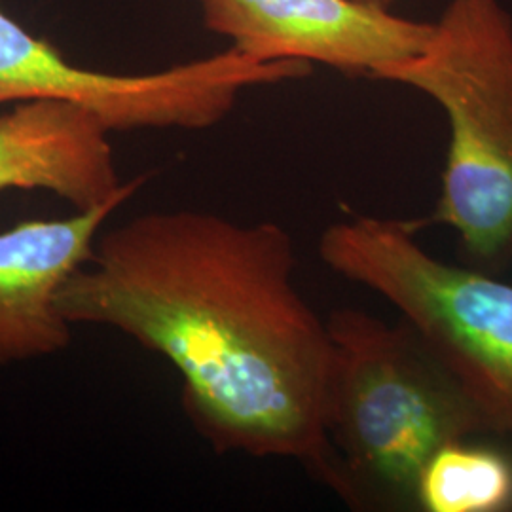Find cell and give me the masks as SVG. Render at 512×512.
Wrapping results in <instances>:
<instances>
[{"label": "cell", "instance_id": "ba28073f", "mask_svg": "<svg viewBox=\"0 0 512 512\" xmlns=\"http://www.w3.org/2000/svg\"><path fill=\"white\" fill-rule=\"evenodd\" d=\"M109 129L78 105L37 99L0 112V192L46 190L92 211L124 205L147 177L122 183Z\"/></svg>", "mask_w": 512, "mask_h": 512}, {"label": "cell", "instance_id": "9c48e42d", "mask_svg": "<svg viewBox=\"0 0 512 512\" xmlns=\"http://www.w3.org/2000/svg\"><path fill=\"white\" fill-rule=\"evenodd\" d=\"M416 505L427 512H501L512 507V461L501 452L452 442L421 471Z\"/></svg>", "mask_w": 512, "mask_h": 512}, {"label": "cell", "instance_id": "8992f818", "mask_svg": "<svg viewBox=\"0 0 512 512\" xmlns=\"http://www.w3.org/2000/svg\"><path fill=\"white\" fill-rule=\"evenodd\" d=\"M209 31L258 61L321 63L351 76L418 54L433 23L363 0H198Z\"/></svg>", "mask_w": 512, "mask_h": 512}, {"label": "cell", "instance_id": "30bf717a", "mask_svg": "<svg viewBox=\"0 0 512 512\" xmlns=\"http://www.w3.org/2000/svg\"><path fill=\"white\" fill-rule=\"evenodd\" d=\"M363 2H368V4H376V6H382V8H389L395 0H363Z\"/></svg>", "mask_w": 512, "mask_h": 512}, {"label": "cell", "instance_id": "5b68a950", "mask_svg": "<svg viewBox=\"0 0 512 512\" xmlns=\"http://www.w3.org/2000/svg\"><path fill=\"white\" fill-rule=\"evenodd\" d=\"M310 73L306 61H258L232 46L160 73H97L65 59L0 6V107L63 101L90 110L109 131L213 128L245 90Z\"/></svg>", "mask_w": 512, "mask_h": 512}, {"label": "cell", "instance_id": "277c9868", "mask_svg": "<svg viewBox=\"0 0 512 512\" xmlns=\"http://www.w3.org/2000/svg\"><path fill=\"white\" fill-rule=\"evenodd\" d=\"M420 220L353 215L319 239L334 274L384 298L465 393L486 433H512V285L421 247Z\"/></svg>", "mask_w": 512, "mask_h": 512}, {"label": "cell", "instance_id": "3957f363", "mask_svg": "<svg viewBox=\"0 0 512 512\" xmlns=\"http://www.w3.org/2000/svg\"><path fill=\"white\" fill-rule=\"evenodd\" d=\"M332 342L327 433L344 495L366 486L416 505L427 461L440 448L486 433L452 376L404 325L357 308L327 319Z\"/></svg>", "mask_w": 512, "mask_h": 512}, {"label": "cell", "instance_id": "6da1fadb", "mask_svg": "<svg viewBox=\"0 0 512 512\" xmlns=\"http://www.w3.org/2000/svg\"><path fill=\"white\" fill-rule=\"evenodd\" d=\"M296 262L272 220L145 213L99 234L57 304L73 327H109L164 357L219 454L298 461L344 495L327 433L329 323L300 293Z\"/></svg>", "mask_w": 512, "mask_h": 512}, {"label": "cell", "instance_id": "52a82bcc", "mask_svg": "<svg viewBox=\"0 0 512 512\" xmlns=\"http://www.w3.org/2000/svg\"><path fill=\"white\" fill-rule=\"evenodd\" d=\"M120 207L23 220L0 232V365L52 357L71 344L73 325L57 296L90 260L105 222Z\"/></svg>", "mask_w": 512, "mask_h": 512}, {"label": "cell", "instance_id": "7a4b0ae2", "mask_svg": "<svg viewBox=\"0 0 512 512\" xmlns=\"http://www.w3.org/2000/svg\"><path fill=\"white\" fill-rule=\"evenodd\" d=\"M370 78L401 84L444 110L450 145L425 224L456 232L467 264L512 266V16L501 0H448L425 46Z\"/></svg>", "mask_w": 512, "mask_h": 512}]
</instances>
